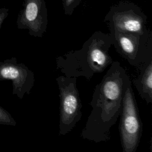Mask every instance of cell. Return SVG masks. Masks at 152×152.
<instances>
[{
  "label": "cell",
  "mask_w": 152,
  "mask_h": 152,
  "mask_svg": "<svg viewBox=\"0 0 152 152\" xmlns=\"http://www.w3.org/2000/svg\"><path fill=\"white\" fill-rule=\"evenodd\" d=\"M130 80L118 61H113L94 88L91 111L80 133L84 140L99 143L110 140V129L120 116L125 90Z\"/></svg>",
  "instance_id": "obj_1"
},
{
  "label": "cell",
  "mask_w": 152,
  "mask_h": 152,
  "mask_svg": "<svg viewBox=\"0 0 152 152\" xmlns=\"http://www.w3.org/2000/svg\"><path fill=\"white\" fill-rule=\"evenodd\" d=\"M112 45L109 33L96 31L81 49L56 57V68L66 77H83L90 81L94 74L103 72L113 62L109 54Z\"/></svg>",
  "instance_id": "obj_2"
},
{
  "label": "cell",
  "mask_w": 152,
  "mask_h": 152,
  "mask_svg": "<svg viewBox=\"0 0 152 152\" xmlns=\"http://www.w3.org/2000/svg\"><path fill=\"white\" fill-rule=\"evenodd\" d=\"M119 131L122 151L136 152L142 135V124L131 80L123 97Z\"/></svg>",
  "instance_id": "obj_3"
},
{
  "label": "cell",
  "mask_w": 152,
  "mask_h": 152,
  "mask_svg": "<svg viewBox=\"0 0 152 152\" xmlns=\"http://www.w3.org/2000/svg\"><path fill=\"white\" fill-rule=\"evenodd\" d=\"M59 91V135L71 132L82 116V103L77 86V78L60 75L56 79Z\"/></svg>",
  "instance_id": "obj_4"
},
{
  "label": "cell",
  "mask_w": 152,
  "mask_h": 152,
  "mask_svg": "<svg viewBox=\"0 0 152 152\" xmlns=\"http://www.w3.org/2000/svg\"><path fill=\"white\" fill-rule=\"evenodd\" d=\"M109 34L118 53L131 66L138 69L152 57V32L137 35L109 29Z\"/></svg>",
  "instance_id": "obj_5"
},
{
  "label": "cell",
  "mask_w": 152,
  "mask_h": 152,
  "mask_svg": "<svg viewBox=\"0 0 152 152\" xmlns=\"http://www.w3.org/2000/svg\"><path fill=\"white\" fill-rule=\"evenodd\" d=\"M109 29L142 35L150 30L147 27V17L134 3L122 1L112 6L104 17Z\"/></svg>",
  "instance_id": "obj_6"
},
{
  "label": "cell",
  "mask_w": 152,
  "mask_h": 152,
  "mask_svg": "<svg viewBox=\"0 0 152 152\" xmlns=\"http://www.w3.org/2000/svg\"><path fill=\"white\" fill-rule=\"evenodd\" d=\"M4 80L12 81V95L22 100L26 94H30L35 78L33 71L13 56L0 61V81Z\"/></svg>",
  "instance_id": "obj_7"
},
{
  "label": "cell",
  "mask_w": 152,
  "mask_h": 152,
  "mask_svg": "<svg viewBox=\"0 0 152 152\" xmlns=\"http://www.w3.org/2000/svg\"><path fill=\"white\" fill-rule=\"evenodd\" d=\"M48 23V10L45 0L24 1L17 19L18 28L27 30L30 36L42 38L46 31Z\"/></svg>",
  "instance_id": "obj_8"
},
{
  "label": "cell",
  "mask_w": 152,
  "mask_h": 152,
  "mask_svg": "<svg viewBox=\"0 0 152 152\" xmlns=\"http://www.w3.org/2000/svg\"><path fill=\"white\" fill-rule=\"evenodd\" d=\"M138 69L139 75L133 79V84L140 96L147 104H150L152 102V57Z\"/></svg>",
  "instance_id": "obj_9"
},
{
  "label": "cell",
  "mask_w": 152,
  "mask_h": 152,
  "mask_svg": "<svg viewBox=\"0 0 152 152\" xmlns=\"http://www.w3.org/2000/svg\"><path fill=\"white\" fill-rule=\"evenodd\" d=\"M0 124L9 125V126H15L17 122L6 109L0 106Z\"/></svg>",
  "instance_id": "obj_10"
},
{
  "label": "cell",
  "mask_w": 152,
  "mask_h": 152,
  "mask_svg": "<svg viewBox=\"0 0 152 152\" xmlns=\"http://www.w3.org/2000/svg\"><path fill=\"white\" fill-rule=\"evenodd\" d=\"M81 0H62V6L65 14L71 15Z\"/></svg>",
  "instance_id": "obj_11"
},
{
  "label": "cell",
  "mask_w": 152,
  "mask_h": 152,
  "mask_svg": "<svg viewBox=\"0 0 152 152\" xmlns=\"http://www.w3.org/2000/svg\"><path fill=\"white\" fill-rule=\"evenodd\" d=\"M9 14V10L5 7L0 8V28Z\"/></svg>",
  "instance_id": "obj_12"
}]
</instances>
